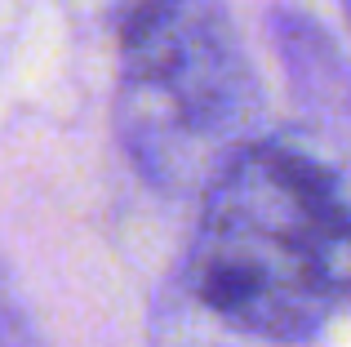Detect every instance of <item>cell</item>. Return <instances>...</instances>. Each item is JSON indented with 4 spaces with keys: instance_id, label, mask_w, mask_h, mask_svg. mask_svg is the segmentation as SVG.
<instances>
[{
    "instance_id": "cell-1",
    "label": "cell",
    "mask_w": 351,
    "mask_h": 347,
    "mask_svg": "<svg viewBox=\"0 0 351 347\" xmlns=\"http://www.w3.org/2000/svg\"><path fill=\"white\" fill-rule=\"evenodd\" d=\"M200 196L152 316L156 347H302L338 298L347 214L329 169L254 139Z\"/></svg>"
},
{
    "instance_id": "cell-2",
    "label": "cell",
    "mask_w": 351,
    "mask_h": 347,
    "mask_svg": "<svg viewBox=\"0 0 351 347\" xmlns=\"http://www.w3.org/2000/svg\"><path fill=\"white\" fill-rule=\"evenodd\" d=\"M258 116V71L223 0H138L120 27L116 134L152 187L205 191Z\"/></svg>"
},
{
    "instance_id": "cell-3",
    "label": "cell",
    "mask_w": 351,
    "mask_h": 347,
    "mask_svg": "<svg viewBox=\"0 0 351 347\" xmlns=\"http://www.w3.org/2000/svg\"><path fill=\"white\" fill-rule=\"evenodd\" d=\"M338 5H343V14H347V23H351V0H338Z\"/></svg>"
}]
</instances>
